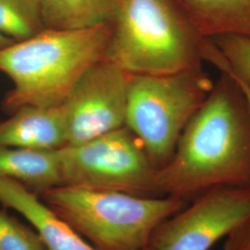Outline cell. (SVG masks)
<instances>
[{
	"label": "cell",
	"instance_id": "obj_1",
	"mask_svg": "<svg viewBox=\"0 0 250 250\" xmlns=\"http://www.w3.org/2000/svg\"><path fill=\"white\" fill-rule=\"evenodd\" d=\"M158 179L163 196L186 201L218 187L250 188V104L227 73L188 122Z\"/></svg>",
	"mask_w": 250,
	"mask_h": 250
},
{
	"label": "cell",
	"instance_id": "obj_2",
	"mask_svg": "<svg viewBox=\"0 0 250 250\" xmlns=\"http://www.w3.org/2000/svg\"><path fill=\"white\" fill-rule=\"evenodd\" d=\"M111 23L79 30L44 29L0 49V72L14 86L5 109L61 106L82 75L105 59Z\"/></svg>",
	"mask_w": 250,
	"mask_h": 250
},
{
	"label": "cell",
	"instance_id": "obj_3",
	"mask_svg": "<svg viewBox=\"0 0 250 250\" xmlns=\"http://www.w3.org/2000/svg\"><path fill=\"white\" fill-rule=\"evenodd\" d=\"M208 39L174 0H119L105 59L130 74L203 68Z\"/></svg>",
	"mask_w": 250,
	"mask_h": 250
},
{
	"label": "cell",
	"instance_id": "obj_4",
	"mask_svg": "<svg viewBox=\"0 0 250 250\" xmlns=\"http://www.w3.org/2000/svg\"><path fill=\"white\" fill-rule=\"evenodd\" d=\"M40 198L61 220L97 250H143L165 220L186 200L176 197H134L121 192L61 186Z\"/></svg>",
	"mask_w": 250,
	"mask_h": 250
},
{
	"label": "cell",
	"instance_id": "obj_5",
	"mask_svg": "<svg viewBox=\"0 0 250 250\" xmlns=\"http://www.w3.org/2000/svg\"><path fill=\"white\" fill-rule=\"evenodd\" d=\"M214 82L203 68L170 74H130L125 126L158 170L171 160L190 119Z\"/></svg>",
	"mask_w": 250,
	"mask_h": 250
},
{
	"label": "cell",
	"instance_id": "obj_6",
	"mask_svg": "<svg viewBox=\"0 0 250 250\" xmlns=\"http://www.w3.org/2000/svg\"><path fill=\"white\" fill-rule=\"evenodd\" d=\"M62 186L164 197L142 144L126 126L78 146L59 149Z\"/></svg>",
	"mask_w": 250,
	"mask_h": 250
},
{
	"label": "cell",
	"instance_id": "obj_7",
	"mask_svg": "<svg viewBox=\"0 0 250 250\" xmlns=\"http://www.w3.org/2000/svg\"><path fill=\"white\" fill-rule=\"evenodd\" d=\"M250 221V188L218 187L195 199L152 234L151 250H209Z\"/></svg>",
	"mask_w": 250,
	"mask_h": 250
},
{
	"label": "cell",
	"instance_id": "obj_8",
	"mask_svg": "<svg viewBox=\"0 0 250 250\" xmlns=\"http://www.w3.org/2000/svg\"><path fill=\"white\" fill-rule=\"evenodd\" d=\"M129 77L130 73L107 60L82 75L62 104L67 146L88 142L125 126Z\"/></svg>",
	"mask_w": 250,
	"mask_h": 250
},
{
	"label": "cell",
	"instance_id": "obj_9",
	"mask_svg": "<svg viewBox=\"0 0 250 250\" xmlns=\"http://www.w3.org/2000/svg\"><path fill=\"white\" fill-rule=\"evenodd\" d=\"M0 203L4 208H13L24 216L40 233L48 250H97L40 201V197L17 181L2 175ZM143 250H151L146 248Z\"/></svg>",
	"mask_w": 250,
	"mask_h": 250
},
{
	"label": "cell",
	"instance_id": "obj_10",
	"mask_svg": "<svg viewBox=\"0 0 250 250\" xmlns=\"http://www.w3.org/2000/svg\"><path fill=\"white\" fill-rule=\"evenodd\" d=\"M0 146L32 149H61L67 146L62 107L24 106L0 124Z\"/></svg>",
	"mask_w": 250,
	"mask_h": 250
},
{
	"label": "cell",
	"instance_id": "obj_11",
	"mask_svg": "<svg viewBox=\"0 0 250 250\" xmlns=\"http://www.w3.org/2000/svg\"><path fill=\"white\" fill-rule=\"evenodd\" d=\"M0 175L17 181L40 196L63 185L59 149H32L0 146Z\"/></svg>",
	"mask_w": 250,
	"mask_h": 250
},
{
	"label": "cell",
	"instance_id": "obj_12",
	"mask_svg": "<svg viewBox=\"0 0 250 250\" xmlns=\"http://www.w3.org/2000/svg\"><path fill=\"white\" fill-rule=\"evenodd\" d=\"M174 1L205 38L225 35L250 38V0Z\"/></svg>",
	"mask_w": 250,
	"mask_h": 250
},
{
	"label": "cell",
	"instance_id": "obj_13",
	"mask_svg": "<svg viewBox=\"0 0 250 250\" xmlns=\"http://www.w3.org/2000/svg\"><path fill=\"white\" fill-rule=\"evenodd\" d=\"M119 0H36L45 29L79 30L111 23Z\"/></svg>",
	"mask_w": 250,
	"mask_h": 250
},
{
	"label": "cell",
	"instance_id": "obj_14",
	"mask_svg": "<svg viewBox=\"0 0 250 250\" xmlns=\"http://www.w3.org/2000/svg\"><path fill=\"white\" fill-rule=\"evenodd\" d=\"M204 61L233 80L250 85V38L234 35L211 38L206 47Z\"/></svg>",
	"mask_w": 250,
	"mask_h": 250
},
{
	"label": "cell",
	"instance_id": "obj_15",
	"mask_svg": "<svg viewBox=\"0 0 250 250\" xmlns=\"http://www.w3.org/2000/svg\"><path fill=\"white\" fill-rule=\"evenodd\" d=\"M36 0H0V33L15 42L44 30Z\"/></svg>",
	"mask_w": 250,
	"mask_h": 250
},
{
	"label": "cell",
	"instance_id": "obj_16",
	"mask_svg": "<svg viewBox=\"0 0 250 250\" xmlns=\"http://www.w3.org/2000/svg\"><path fill=\"white\" fill-rule=\"evenodd\" d=\"M0 250H48L36 229L0 209Z\"/></svg>",
	"mask_w": 250,
	"mask_h": 250
},
{
	"label": "cell",
	"instance_id": "obj_17",
	"mask_svg": "<svg viewBox=\"0 0 250 250\" xmlns=\"http://www.w3.org/2000/svg\"><path fill=\"white\" fill-rule=\"evenodd\" d=\"M224 250H250V221L229 235Z\"/></svg>",
	"mask_w": 250,
	"mask_h": 250
},
{
	"label": "cell",
	"instance_id": "obj_18",
	"mask_svg": "<svg viewBox=\"0 0 250 250\" xmlns=\"http://www.w3.org/2000/svg\"><path fill=\"white\" fill-rule=\"evenodd\" d=\"M13 43H15V41L11 38H9L8 36L3 35L0 33V49L2 48H5L9 45H12Z\"/></svg>",
	"mask_w": 250,
	"mask_h": 250
},
{
	"label": "cell",
	"instance_id": "obj_19",
	"mask_svg": "<svg viewBox=\"0 0 250 250\" xmlns=\"http://www.w3.org/2000/svg\"><path fill=\"white\" fill-rule=\"evenodd\" d=\"M231 77V76H230ZM234 82L238 84V86L241 88L242 91L244 92V94L246 95V97H247V99L249 100V102H250V85H248V84H246V83H243L241 82H238V81L234 80Z\"/></svg>",
	"mask_w": 250,
	"mask_h": 250
}]
</instances>
